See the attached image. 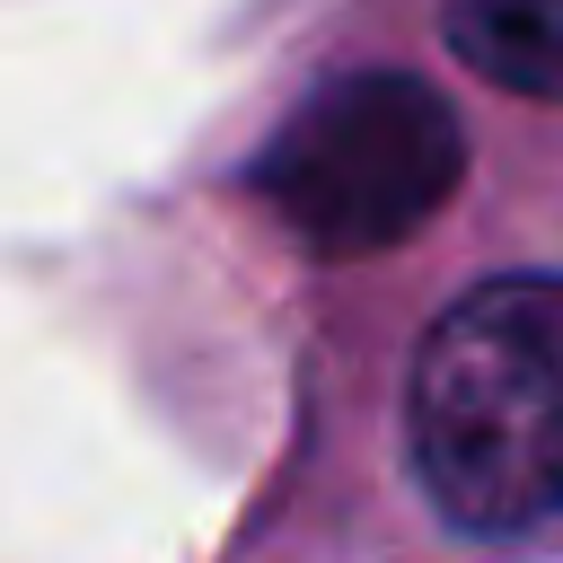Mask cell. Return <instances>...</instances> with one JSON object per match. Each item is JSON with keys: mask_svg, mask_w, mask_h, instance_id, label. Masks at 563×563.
<instances>
[{"mask_svg": "<svg viewBox=\"0 0 563 563\" xmlns=\"http://www.w3.org/2000/svg\"><path fill=\"white\" fill-rule=\"evenodd\" d=\"M405 449L466 537L563 519V273H493L431 317L405 369Z\"/></svg>", "mask_w": 563, "mask_h": 563, "instance_id": "cell-1", "label": "cell"}, {"mask_svg": "<svg viewBox=\"0 0 563 563\" xmlns=\"http://www.w3.org/2000/svg\"><path fill=\"white\" fill-rule=\"evenodd\" d=\"M449 53L510 97L563 106V0H449Z\"/></svg>", "mask_w": 563, "mask_h": 563, "instance_id": "cell-3", "label": "cell"}, {"mask_svg": "<svg viewBox=\"0 0 563 563\" xmlns=\"http://www.w3.org/2000/svg\"><path fill=\"white\" fill-rule=\"evenodd\" d=\"M466 176L457 106L413 70H352L317 88L264 150L255 194L317 255H378L413 238Z\"/></svg>", "mask_w": 563, "mask_h": 563, "instance_id": "cell-2", "label": "cell"}]
</instances>
